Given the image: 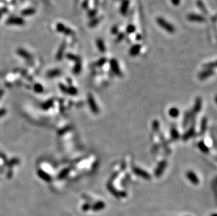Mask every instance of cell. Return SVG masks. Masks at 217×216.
Listing matches in <instances>:
<instances>
[{
	"label": "cell",
	"mask_w": 217,
	"mask_h": 216,
	"mask_svg": "<svg viewBox=\"0 0 217 216\" xmlns=\"http://www.w3.org/2000/svg\"><path fill=\"white\" fill-rule=\"evenodd\" d=\"M156 22L158 24V25L161 27L162 28H163L165 31H167V32L172 33L175 32V28L174 27V25H171V23H169V22L166 20L165 18L162 17H157L156 19Z\"/></svg>",
	"instance_id": "cell-1"
},
{
	"label": "cell",
	"mask_w": 217,
	"mask_h": 216,
	"mask_svg": "<svg viewBox=\"0 0 217 216\" xmlns=\"http://www.w3.org/2000/svg\"><path fill=\"white\" fill-rule=\"evenodd\" d=\"M110 67H111L112 71L114 72V74L118 77H122V73L121 72L120 68H119V63H118L117 60L115 58L111 59L110 61Z\"/></svg>",
	"instance_id": "cell-2"
},
{
	"label": "cell",
	"mask_w": 217,
	"mask_h": 216,
	"mask_svg": "<svg viewBox=\"0 0 217 216\" xmlns=\"http://www.w3.org/2000/svg\"><path fill=\"white\" fill-rule=\"evenodd\" d=\"M88 103H89V108H90L92 112L94 113V114H98L99 112V109L97 106L94 98L92 94L88 95Z\"/></svg>",
	"instance_id": "cell-3"
},
{
	"label": "cell",
	"mask_w": 217,
	"mask_h": 216,
	"mask_svg": "<svg viewBox=\"0 0 217 216\" xmlns=\"http://www.w3.org/2000/svg\"><path fill=\"white\" fill-rule=\"evenodd\" d=\"M133 172L136 175V176L141 177V178H144L145 180H150L151 178V175L146 172L145 170H143V169L140 168H138L134 166L133 168Z\"/></svg>",
	"instance_id": "cell-4"
},
{
	"label": "cell",
	"mask_w": 217,
	"mask_h": 216,
	"mask_svg": "<svg viewBox=\"0 0 217 216\" xmlns=\"http://www.w3.org/2000/svg\"><path fill=\"white\" fill-rule=\"evenodd\" d=\"M56 30L59 32L63 33V34H66V35H72V34H74L73 30L70 29V28H68V27L65 26V25L62 23L57 24Z\"/></svg>",
	"instance_id": "cell-5"
},
{
	"label": "cell",
	"mask_w": 217,
	"mask_h": 216,
	"mask_svg": "<svg viewBox=\"0 0 217 216\" xmlns=\"http://www.w3.org/2000/svg\"><path fill=\"white\" fill-rule=\"evenodd\" d=\"M167 163L165 160H162V161H160L157 165V168H156L155 170V175L157 177H160L162 176L165 168L167 166Z\"/></svg>",
	"instance_id": "cell-6"
},
{
	"label": "cell",
	"mask_w": 217,
	"mask_h": 216,
	"mask_svg": "<svg viewBox=\"0 0 217 216\" xmlns=\"http://www.w3.org/2000/svg\"><path fill=\"white\" fill-rule=\"evenodd\" d=\"M187 18L188 20L192 21V22H203L205 21V18L203 16L199 14H195V13H190L188 15Z\"/></svg>",
	"instance_id": "cell-7"
},
{
	"label": "cell",
	"mask_w": 217,
	"mask_h": 216,
	"mask_svg": "<svg viewBox=\"0 0 217 216\" xmlns=\"http://www.w3.org/2000/svg\"><path fill=\"white\" fill-rule=\"evenodd\" d=\"M7 23L11 25H23L25 23V21L20 17H11L7 20Z\"/></svg>",
	"instance_id": "cell-8"
},
{
	"label": "cell",
	"mask_w": 217,
	"mask_h": 216,
	"mask_svg": "<svg viewBox=\"0 0 217 216\" xmlns=\"http://www.w3.org/2000/svg\"><path fill=\"white\" fill-rule=\"evenodd\" d=\"M214 74V69H205V70L202 71L200 72L198 75V77L200 79L204 80L205 79H207L209 77L212 76Z\"/></svg>",
	"instance_id": "cell-9"
},
{
	"label": "cell",
	"mask_w": 217,
	"mask_h": 216,
	"mask_svg": "<svg viewBox=\"0 0 217 216\" xmlns=\"http://www.w3.org/2000/svg\"><path fill=\"white\" fill-rule=\"evenodd\" d=\"M130 1L129 0H123L120 7V13L123 16H126L128 12L129 7Z\"/></svg>",
	"instance_id": "cell-10"
},
{
	"label": "cell",
	"mask_w": 217,
	"mask_h": 216,
	"mask_svg": "<svg viewBox=\"0 0 217 216\" xmlns=\"http://www.w3.org/2000/svg\"><path fill=\"white\" fill-rule=\"evenodd\" d=\"M186 176H187L188 179L190 181L191 183H192L193 185H198L199 184V179L198 178V176H197V175L195 174V173H193V172L192 171H188L187 173V174H186Z\"/></svg>",
	"instance_id": "cell-11"
},
{
	"label": "cell",
	"mask_w": 217,
	"mask_h": 216,
	"mask_svg": "<svg viewBox=\"0 0 217 216\" xmlns=\"http://www.w3.org/2000/svg\"><path fill=\"white\" fill-rule=\"evenodd\" d=\"M141 49V45L139 44H134L131 47V49L129 50V55L131 56H136L140 52Z\"/></svg>",
	"instance_id": "cell-12"
},
{
	"label": "cell",
	"mask_w": 217,
	"mask_h": 216,
	"mask_svg": "<svg viewBox=\"0 0 217 216\" xmlns=\"http://www.w3.org/2000/svg\"><path fill=\"white\" fill-rule=\"evenodd\" d=\"M106 207V204L104 201H98L96 202L93 206H92L91 209L94 211H99L103 210Z\"/></svg>",
	"instance_id": "cell-13"
},
{
	"label": "cell",
	"mask_w": 217,
	"mask_h": 216,
	"mask_svg": "<svg viewBox=\"0 0 217 216\" xmlns=\"http://www.w3.org/2000/svg\"><path fill=\"white\" fill-rule=\"evenodd\" d=\"M195 126H194V125H192L188 131L187 132L184 134V135H183V140H188V139L190 138V137L193 136V135H195Z\"/></svg>",
	"instance_id": "cell-14"
},
{
	"label": "cell",
	"mask_w": 217,
	"mask_h": 216,
	"mask_svg": "<svg viewBox=\"0 0 217 216\" xmlns=\"http://www.w3.org/2000/svg\"><path fill=\"white\" fill-rule=\"evenodd\" d=\"M96 44V46L98 48V49L99 50V51H101V53L106 52V46H105L104 40L102 39H97Z\"/></svg>",
	"instance_id": "cell-15"
},
{
	"label": "cell",
	"mask_w": 217,
	"mask_h": 216,
	"mask_svg": "<svg viewBox=\"0 0 217 216\" xmlns=\"http://www.w3.org/2000/svg\"><path fill=\"white\" fill-rule=\"evenodd\" d=\"M196 4L197 6H198L199 9L203 13H204V14L206 15L208 14V11L207 9V8H206L205 5H204V2H203L202 0H198V1H197Z\"/></svg>",
	"instance_id": "cell-16"
},
{
	"label": "cell",
	"mask_w": 217,
	"mask_h": 216,
	"mask_svg": "<svg viewBox=\"0 0 217 216\" xmlns=\"http://www.w3.org/2000/svg\"><path fill=\"white\" fill-rule=\"evenodd\" d=\"M202 108V99L200 98H198L195 100V105L194 106L193 112L195 113H198L201 110Z\"/></svg>",
	"instance_id": "cell-17"
},
{
	"label": "cell",
	"mask_w": 217,
	"mask_h": 216,
	"mask_svg": "<svg viewBox=\"0 0 217 216\" xmlns=\"http://www.w3.org/2000/svg\"><path fill=\"white\" fill-rule=\"evenodd\" d=\"M66 42H63V43L61 44V45L60 46V48H59L58 51V54H57V58L58 59V60H60V59L62 58V57H63V52H64L65 49H66Z\"/></svg>",
	"instance_id": "cell-18"
},
{
	"label": "cell",
	"mask_w": 217,
	"mask_h": 216,
	"mask_svg": "<svg viewBox=\"0 0 217 216\" xmlns=\"http://www.w3.org/2000/svg\"><path fill=\"white\" fill-rule=\"evenodd\" d=\"M198 147H199V149H200V150L202 151V152H204V153H208V152H209V148H208L207 145L204 143V142L203 141V140L199 142Z\"/></svg>",
	"instance_id": "cell-19"
},
{
	"label": "cell",
	"mask_w": 217,
	"mask_h": 216,
	"mask_svg": "<svg viewBox=\"0 0 217 216\" xmlns=\"http://www.w3.org/2000/svg\"><path fill=\"white\" fill-rule=\"evenodd\" d=\"M169 114L171 117L177 118L179 115V110L177 108H171L169 110Z\"/></svg>",
	"instance_id": "cell-20"
},
{
	"label": "cell",
	"mask_w": 217,
	"mask_h": 216,
	"mask_svg": "<svg viewBox=\"0 0 217 216\" xmlns=\"http://www.w3.org/2000/svg\"><path fill=\"white\" fill-rule=\"evenodd\" d=\"M107 187H108V190L110 192V193H111L113 195H114L115 196V197H117V198L120 197V196H119V192L117 191V190H115V188H114L113 185H111V183L108 184Z\"/></svg>",
	"instance_id": "cell-21"
},
{
	"label": "cell",
	"mask_w": 217,
	"mask_h": 216,
	"mask_svg": "<svg viewBox=\"0 0 217 216\" xmlns=\"http://www.w3.org/2000/svg\"><path fill=\"white\" fill-rule=\"evenodd\" d=\"M101 21V18H94L90 20V22H89V28H95L96 26H97L98 23Z\"/></svg>",
	"instance_id": "cell-22"
},
{
	"label": "cell",
	"mask_w": 217,
	"mask_h": 216,
	"mask_svg": "<svg viewBox=\"0 0 217 216\" xmlns=\"http://www.w3.org/2000/svg\"><path fill=\"white\" fill-rule=\"evenodd\" d=\"M35 13V9L33 8H29L23 10L22 11V14L23 16H30V15H33Z\"/></svg>",
	"instance_id": "cell-23"
},
{
	"label": "cell",
	"mask_w": 217,
	"mask_h": 216,
	"mask_svg": "<svg viewBox=\"0 0 217 216\" xmlns=\"http://www.w3.org/2000/svg\"><path fill=\"white\" fill-rule=\"evenodd\" d=\"M216 67V62H212V63H207L203 65V67L206 69H213Z\"/></svg>",
	"instance_id": "cell-24"
},
{
	"label": "cell",
	"mask_w": 217,
	"mask_h": 216,
	"mask_svg": "<svg viewBox=\"0 0 217 216\" xmlns=\"http://www.w3.org/2000/svg\"><path fill=\"white\" fill-rule=\"evenodd\" d=\"M171 135L174 140H177L179 137V133L177 131V130L175 128H171Z\"/></svg>",
	"instance_id": "cell-25"
},
{
	"label": "cell",
	"mask_w": 217,
	"mask_h": 216,
	"mask_svg": "<svg viewBox=\"0 0 217 216\" xmlns=\"http://www.w3.org/2000/svg\"><path fill=\"white\" fill-rule=\"evenodd\" d=\"M135 32H136V27L133 25H131V24L129 25L127 27V28H126V32L127 34H132V33H134Z\"/></svg>",
	"instance_id": "cell-26"
},
{
	"label": "cell",
	"mask_w": 217,
	"mask_h": 216,
	"mask_svg": "<svg viewBox=\"0 0 217 216\" xmlns=\"http://www.w3.org/2000/svg\"><path fill=\"white\" fill-rule=\"evenodd\" d=\"M207 120L206 118H204L202 121L201 124V133H204L205 132V131L207 130Z\"/></svg>",
	"instance_id": "cell-27"
},
{
	"label": "cell",
	"mask_w": 217,
	"mask_h": 216,
	"mask_svg": "<svg viewBox=\"0 0 217 216\" xmlns=\"http://www.w3.org/2000/svg\"><path fill=\"white\" fill-rule=\"evenodd\" d=\"M106 62H107V58H100L99 60L96 63V66H97V67H102L103 65H104L106 64Z\"/></svg>",
	"instance_id": "cell-28"
},
{
	"label": "cell",
	"mask_w": 217,
	"mask_h": 216,
	"mask_svg": "<svg viewBox=\"0 0 217 216\" xmlns=\"http://www.w3.org/2000/svg\"><path fill=\"white\" fill-rule=\"evenodd\" d=\"M82 69V64H81V61H79L76 63V65L74 67V72L75 74H78L81 72Z\"/></svg>",
	"instance_id": "cell-29"
},
{
	"label": "cell",
	"mask_w": 217,
	"mask_h": 216,
	"mask_svg": "<svg viewBox=\"0 0 217 216\" xmlns=\"http://www.w3.org/2000/svg\"><path fill=\"white\" fill-rule=\"evenodd\" d=\"M67 58H68V59H70V60H74V61H75L76 63H77V62L80 61V57L77 56V55H74V54H67Z\"/></svg>",
	"instance_id": "cell-30"
},
{
	"label": "cell",
	"mask_w": 217,
	"mask_h": 216,
	"mask_svg": "<svg viewBox=\"0 0 217 216\" xmlns=\"http://www.w3.org/2000/svg\"><path fill=\"white\" fill-rule=\"evenodd\" d=\"M97 13V9H92L89 10V12H88V17L89 18H94L95 17Z\"/></svg>",
	"instance_id": "cell-31"
},
{
	"label": "cell",
	"mask_w": 217,
	"mask_h": 216,
	"mask_svg": "<svg viewBox=\"0 0 217 216\" xmlns=\"http://www.w3.org/2000/svg\"><path fill=\"white\" fill-rule=\"evenodd\" d=\"M192 114H189L188 112L186 114L184 120H183V126H184V127H186V126H187L188 123V122L190 121V117L192 116Z\"/></svg>",
	"instance_id": "cell-32"
},
{
	"label": "cell",
	"mask_w": 217,
	"mask_h": 216,
	"mask_svg": "<svg viewBox=\"0 0 217 216\" xmlns=\"http://www.w3.org/2000/svg\"><path fill=\"white\" fill-rule=\"evenodd\" d=\"M125 37V34L124 32H121V33H118L116 39H115V42L117 43H119L121 42L123 39H124Z\"/></svg>",
	"instance_id": "cell-33"
},
{
	"label": "cell",
	"mask_w": 217,
	"mask_h": 216,
	"mask_svg": "<svg viewBox=\"0 0 217 216\" xmlns=\"http://www.w3.org/2000/svg\"><path fill=\"white\" fill-rule=\"evenodd\" d=\"M153 128L154 131H157L160 128V124H159V122L157 120H155L153 123Z\"/></svg>",
	"instance_id": "cell-34"
},
{
	"label": "cell",
	"mask_w": 217,
	"mask_h": 216,
	"mask_svg": "<svg viewBox=\"0 0 217 216\" xmlns=\"http://www.w3.org/2000/svg\"><path fill=\"white\" fill-rule=\"evenodd\" d=\"M111 33L114 35H117L118 33H119V28L117 26H113L111 29Z\"/></svg>",
	"instance_id": "cell-35"
},
{
	"label": "cell",
	"mask_w": 217,
	"mask_h": 216,
	"mask_svg": "<svg viewBox=\"0 0 217 216\" xmlns=\"http://www.w3.org/2000/svg\"><path fill=\"white\" fill-rule=\"evenodd\" d=\"M91 208H92V206H91L89 203H85V204L83 205L82 207V210L84 211H89V210L91 209Z\"/></svg>",
	"instance_id": "cell-36"
},
{
	"label": "cell",
	"mask_w": 217,
	"mask_h": 216,
	"mask_svg": "<svg viewBox=\"0 0 217 216\" xmlns=\"http://www.w3.org/2000/svg\"><path fill=\"white\" fill-rule=\"evenodd\" d=\"M170 1H171V3L173 5L176 6V7L179 5L181 3V0H170Z\"/></svg>",
	"instance_id": "cell-37"
},
{
	"label": "cell",
	"mask_w": 217,
	"mask_h": 216,
	"mask_svg": "<svg viewBox=\"0 0 217 216\" xmlns=\"http://www.w3.org/2000/svg\"><path fill=\"white\" fill-rule=\"evenodd\" d=\"M89 0H84V1H83L82 3V7L84 9H86L88 7V5H89Z\"/></svg>",
	"instance_id": "cell-38"
},
{
	"label": "cell",
	"mask_w": 217,
	"mask_h": 216,
	"mask_svg": "<svg viewBox=\"0 0 217 216\" xmlns=\"http://www.w3.org/2000/svg\"><path fill=\"white\" fill-rule=\"evenodd\" d=\"M136 40H137V41L141 40V39H142L141 35L140 34H136Z\"/></svg>",
	"instance_id": "cell-39"
},
{
	"label": "cell",
	"mask_w": 217,
	"mask_h": 216,
	"mask_svg": "<svg viewBox=\"0 0 217 216\" xmlns=\"http://www.w3.org/2000/svg\"><path fill=\"white\" fill-rule=\"evenodd\" d=\"M211 216H216V213H214L213 215H212Z\"/></svg>",
	"instance_id": "cell-40"
}]
</instances>
